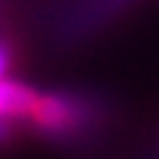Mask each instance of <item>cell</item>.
<instances>
[{
    "instance_id": "obj_1",
    "label": "cell",
    "mask_w": 159,
    "mask_h": 159,
    "mask_svg": "<svg viewBox=\"0 0 159 159\" xmlns=\"http://www.w3.org/2000/svg\"><path fill=\"white\" fill-rule=\"evenodd\" d=\"M98 109L90 98L80 96V93H37L32 111H29V122L34 130L45 138H77L96 122Z\"/></svg>"
},
{
    "instance_id": "obj_2",
    "label": "cell",
    "mask_w": 159,
    "mask_h": 159,
    "mask_svg": "<svg viewBox=\"0 0 159 159\" xmlns=\"http://www.w3.org/2000/svg\"><path fill=\"white\" fill-rule=\"evenodd\" d=\"M34 101H37V90L29 85L13 82V80H0V117L13 119V117H29Z\"/></svg>"
},
{
    "instance_id": "obj_3",
    "label": "cell",
    "mask_w": 159,
    "mask_h": 159,
    "mask_svg": "<svg viewBox=\"0 0 159 159\" xmlns=\"http://www.w3.org/2000/svg\"><path fill=\"white\" fill-rule=\"evenodd\" d=\"M8 66H11V45L6 40H0V80L6 77Z\"/></svg>"
},
{
    "instance_id": "obj_4",
    "label": "cell",
    "mask_w": 159,
    "mask_h": 159,
    "mask_svg": "<svg viewBox=\"0 0 159 159\" xmlns=\"http://www.w3.org/2000/svg\"><path fill=\"white\" fill-rule=\"evenodd\" d=\"M11 138V122L6 117H0V143H6Z\"/></svg>"
}]
</instances>
